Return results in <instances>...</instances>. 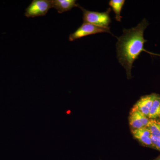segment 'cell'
<instances>
[{"label":"cell","mask_w":160,"mask_h":160,"mask_svg":"<svg viewBox=\"0 0 160 160\" xmlns=\"http://www.w3.org/2000/svg\"><path fill=\"white\" fill-rule=\"evenodd\" d=\"M149 25L148 21L144 19L136 27L123 29V34L118 38L116 48L118 60L126 69L129 79L132 78V64L142 52L154 54L144 49V44L147 41L144 39V32Z\"/></svg>","instance_id":"obj_1"},{"label":"cell","mask_w":160,"mask_h":160,"mask_svg":"<svg viewBox=\"0 0 160 160\" xmlns=\"http://www.w3.org/2000/svg\"><path fill=\"white\" fill-rule=\"evenodd\" d=\"M78 7L82 11L84 23H89L95 26L105 28L109 27V25L111 22L109 15L111 11V8H108L104 12H98L87 10L79 5H78Z\"/></svg>","instance_id":"obj_2"},{"label":"cell","mask_w":160,"mask_h":160,"mask_svg":"<svg viewBox=\"0 0 160 160\" xmlns=\"http://www.w3.org/2000/svg\"><path fill=\"white\" fill-rule=\"evenodd\" d=\"M102 32H107L112 35L109 27L105 28L95 26L89 23H83L82 25L80 26L74 32L70 34L69 41L72 42L84 37Z\"/></svg>","instance_id":"obj_3"},{"label":"cell","mask_w":160,"mask_h":160,"mask_svg":"<svg viewBox=\"0 0 160 160\" xmlns=\"http://www.w3.org/2000/svg\"><path fill=\"white\" fill-rule=\"evenodd\" d=\"M51 8V0H33L26 9L25 15L27 18L44 16Z\"/></svg>","instance_id":"obj_4"},{"label":"cell","mask_w":160,"mask_h":160,"mask_svg":"<svg viewBox=\"0 0 160 160\" xmlns=\"http://www.w3.org/2000/svg\"><path fill=\"white\" fill-rule=\"evenodd\" d=\"M149 118L132 107L129 113V122L132 129H136L146 127L149 124Z\"/></svg>","instance_id":"obj_5"},{"label":"cell","mask_w":160,"mask_h":160,"mask_svg":"<svg viewBox=\"0 0 160 160\" xmlns=\"http://www.w3.org/2000/svg\"><path fill=\"white\" fill-rule=\"evenodd\" d=\"M132 134L135 139L143 146L153 149L151 140V133L148 127L132 129Z\"/></svg>","instance_id":"obj_6"},{"label":"cell","mask_w":160,"mask_h":160,"mask_svg":"<svg viewBox=\"0 0 160 160\" xmlns=\"http://www.w3.org/2000/svg\"><path fill=\"white\" fill-rule=\"evenodd\" d=\"M156 93H153L142 97L133 107L148 117Z\"/></svg>","instance_id":"obj_7"},{"label":"cell","mask_w":160,"mask_h":160,"mask_svg":"<svg viewBox=\"0 0 160 160\" xmlns=\"http://www.w3.org/2000/svg\"><path fill=\"white\" fill-rule=\"evenodd\" d=\"M52 8L59 13L71 10L74 7H78V4L75 0H52Z\"/></svg>","instance_id":"obj_8"},{"label":"cell","mask_w":160,"mask_h":160,"mask_svg":"<svg viewBox=\"0 0 160 160\" xmlns=\"http://www.w3.org/2000/svg\"><path fill=\"white\" fill-rule=\"evenodd\" d=\"M148 118L149 119H157L160 118V94H156L155 97L149 111Z\"/></svg>","instance_id":"obj_9"},{"label":"cell","mask_w":160,"mask_h":160,"mask_svg":"<svg viewBox=\"0 0 160 160\" xmlns=\"http://www.w3.org/2000/svg\"><path fill=\"white\" fill-rule=\"evenodd\" d=\"M125 3L124 0H111L109 2V6L111 7L115 13V18L118 22H121V11Z\"/></svg>","instance_id":"obj_10"},{"label":"cell","mask_w":160,"mask_h":160,"mask_svg":"<svg viewBox=\"0 0 160 160\" xmlns=\"http://www.w3.org/2000/svg\"><path fill=\"white\" fill-rule=\"evenodd\" d=\"M147 127L149 128L152 135L160 138V122L158 119H149Z\"/></svg>","instance_id":"obj_11"},{"label":"cell","mask_w":160,"mask_h":160,"mask_svg":"<svg viewBox=\"0 0 160 160\" xmlns=\"http://www.w3.org/2000/svg\"><path fill=\"white\" fill-rule=\"evenodd\" d=\"M151 140L153 145V149L160 152V138L155 137L151 135Z\"/></svg>","instance_id":"obj_12"},{"label":"cell","mask_w":160,"mask_h":160,"mask_svg":"<svg viewBox=\"0 0 160 160\" xmlns=\"http://www.w3.org/2000/svg\"><path fill=\"white\" fill-rule=\"evenodd\" d=\"M152 160H160V155L157 158H155L154 159Z\"/></svg>","instance_id":"obj_13"},{"label":"cell","mask_w":160,"mask_h":160,"mask_svg":"<svg viewBox=\"0 0 160 160\" xmlns=\"http://www.w3.org/2000/svg\"><path fill=\"white\" fill-rule=\"evenodd\" d=\"M158 120H159V122H160V118H159Z\"/></svg>","instance_id":"obj_14"}]
</instances>
